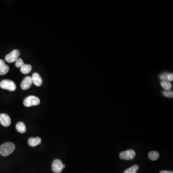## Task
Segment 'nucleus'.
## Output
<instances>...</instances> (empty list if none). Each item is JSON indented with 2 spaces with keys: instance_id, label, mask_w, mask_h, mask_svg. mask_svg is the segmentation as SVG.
Wrapping results in <instances>:
<instances>
[{
  "instance_id": "8",
  "label": "nucleus",
  "mask_w": 173,
  "mask_h": 173,
  "mask_svg": "<svg viewBox=\"0 0 173 173\" xmlns=\"http://www.w3.org/2000/svg\"><path fill=\"white\" fill-rule=\"evenodd\" d=\"M33 81H32V78L30 76H28L25 78L22 81L21 84V88L23 90H27L30 87Z\"/></svg>"
},
{
  "instance_id": "19",
  "label": "nucleus",
  "mask_w": 173,
  "mask_h": 173,
  "mask_svg": "<svg viewBox=\"0 0 173 173\" xmlns=\"http://www.w3.org/2000/svg\"><path fill=\"white\" fill-rule=\"evenodd\" d=\"M167 73H164L160 76V79L162 81L167 80Z\"/></svg>"
},
{
  "instance_id": "13",
  "label": "nucleus",
  "mask_w": 173,
  "mask_h": 173,
  "mask_svg": "<svg viewBox=\"0 0 173 173\" xmlns=\"http://www.w3.org/2000/svg\"><path fill=\"white\" fill-rule=\"evenodd\" d=\"M32 66L30 65L24 64L23 66L20 68V71L22 73L24 74H27L30 73L32 70Z\"/></svg>"
},
{
  "instance_id": "20",
  "label": "nucleus",
  "mask_w": 173,
  "mask_h": 173,
  "mask_svg": "<svg viewBox=\"0 0 173 173\" xmlns=\"http://www.w3.org/2000/svg\"><path fill=\"white\" fill-rule=\"evenodd\" d=\"M168 81H172L173 80V74H167Z\"/></svg>"
},
{
  "instance_id": "14",
  "label": "nucleus",
  "mask_w": 173,
  "mask_h": 173,
  "mask_svg": "<svg viewBox=\"0 0 173 173\" xmlns=\"http://www.w3.org/2000/svg\"><path fill=\"white\" fill-rule=\"evenodd\" d=\"M148 157L151 160H157L159 157V153L156 151H152L148 154Z\"/></svg>"
},
{
  "instance_id": "4",
  "label": "nucleus",
  "mask_w": 173,
  "mask_h": 173,
  "mask_svg": "<svg viewBox=\"0 0 173 173\" xmlns=\"http://www.w3.org/2000/svg\"><path fill=\"white\" fill-rule=\"evenodd\" d=\"M20 52L19 50H14L10 53L6 55L5 59L8 63H12L16 62L17 59L19 58Z\"/></svg>"
},
{
  "instance_id": "21",
  "label": "nucleus",
  "mask_w": 173,
  "mask_h": 173,
  "mask_svg": "<svg viewBox=\"0 0 173 173\" xmlns=\"http://www.w3.org/2000/svg\"><path fill=\"white\" fill-rule=\"evenodd\" d=\"M160 173H173L172 171H167V170H163L161 171Z\"/></svg>"
},
{
  "instance_id": "17",
  "label": "nucleus",
  "mask_w": 173,
  "mask_h": 173,
  "mask_svg": "<svg viewBox=\"0 0 173 173\" xmlns=\"http://www.w3.org/2000/svg\"><path fill=\"white\" fill-rule=\"evenodd\" d=\"M24 64L22 59L18 58L17 59L16 61L15 66H16L17 67V68H21Z\"/></svg>"
},
{
  "instance_id": "10",
  "label": "nucleus",
  "mask_w": 173,
  "mask_h": 173,
  "mask_svg": "<svg viewBox=\"0 0 173 173\" xmlns=\"http://www.w3.org/2000/svg\"><path fill=\"white\" fill-rule=\"evenodd\" d=\"M9 67L3 60L0 59V75H4L7 73Z\"/></svg>"
},
{
  "instance_id": "7",
  "label": "nucleus",
  "mask_w": 173,
  "mask_h": 173,
  "mask_svg": "<svg viewBox=\"0 0 173 173\" xmlns=\"http://www.w3.org/2000/svg\"><path fill=\"white\" fill-rule=\"evenodd\" d=\"M0 123L3 126L8 127L11 125V118L7 114H0Z\"/></svg>"
},
{
  "instance_id": "18",
  "label": "nucleus",
  "mask_w": 173,
  "mask_h": 173,
  "mask_svg": "<svg viewBox=\"0 0 173 173\" xmlns=\"http://www.w3.org/2000/svg\"><path fill=\"white\" fill-rule=\"evenodd\" d=\"M162 94L165 97L168 98H173V92L171 90H165L162 92Z\"/></svg>"
},
{
  "instance_id": "2",
  "label": "nucleus",
  "mask_w": 173,
  "mask_h": 173,
  "mask_svg": "<svg viewBox=\"0 0 173 173\" xmlns=\"http://www.w3.org/2000/svg\"><path fill=\"white\" fill-rule=\"evenodd\" d=\"M0 87L2 89L13 91L16 89V86L15 82L13 81L5 80H3L0 82Z\"/></svg>"
},
{
  "instance_id": "6",
  "label": "nucleus",
  "mask_w": 173,
  "mask_h": 173,
  "mask_svg": "<svg viewBox=\"0 0 173 173\" xmlns=\"http://www.w3.org/2000/svg\"><path fill=\"white\" fill-rule=\"evenodd\" d=\"M65 167V166L59 159H56L53 162L52 170L55 173H60Z\"/></svg>"
},
{
  "instance_id": "1",
  "label": "nucleus",
  "mask_w": 173,
  "mask_h": 173,
  "mask_svg": "<svg viewBox=\"0 0 173 173\" xmlns=\"http://www.w3.org/2000/svg\"><path fill=\"white\" fill-rule=\"evenodd\" d=\"M15 145L13 142H6L0 146V154L4 157L8 156L13 153L15 151Z\"/></svg>"
},
{
  "instance_id": "3",
  "label": "nucleus",
  "mask_w": 173,
  "mask_h": 173,
  "mask_svg": "<svg viewBox=\"0 0 173 173\" xmlns=\"http://www.w3.org/2000/svg\"><path fill=\"white\" fill-rule=\"evenodd\" d=\"M24 105L26 107L37 106L40 103V100L37 97L35 96H30L24 101Z\"/></svg>"
},
{
  "instance_id": "15",
  "label": "nucleus",
  "mask_w": 173,
  "mask_h": 173,
  "mask_svg": "<svg viewBox=\"0 0 173 173\" xmlns=\"http://www.w3.org/2000/svg\"><path fill=\"white\" fill-rule=\"evenodd\" d=\"M161 85L166 90H170L172 88V84L168 81H162Z\"/></svg>"
},
{
  "instance_id": "12",
  "label": "nucleus",
  "mask_w": 173,
  "mask_h": 173,
  "mask_svg": "<svg viewBox=\"0 0 173 173\" xmlns=\"http://www.w3.org/2000/svg\"><path fill=\"white\" fill-rule=\"evenodd\" d=\"M16 130L20 133H25L27 131V128H26L25 124L21 121L18 122V123L16 125Z\"/></svg>"
},
{
  "instance_id": "11",
  "label": "nucleus",
  "mask_w": 173,
  "mask_h": 173,
  "mask_svg": "<svg viewBox=\"0 0 173 173\" xmlns=\"http://www.w3.org/2000/svg\"><path fill=\"white\" fill-rule=\"evenodd\" d=\"M42 142V139L39 137L30 138L28 140V143L31 147H35L38 145Z\"/></svg>"
},
{
  "instance_id": "5",
  "label": "nucleus",
  "mask_w": 173,
  "mask_h": 173,
  "mask_svg": "<svg viewBox=\"0 0 173 173\" xmlns=\"http://www.w3.org/2000/svg\"><path fill=\"white\" fill-rule=\"evenodd\" d=\"M136 156V153L133 150H129L122 152L119 154V157L122 160H131Z\"/></svg>"
},
{
  "instance_id": "16",
  "label": "nucleus",
  "mask_w": 173,
  "mask_h": 173,
  "mask_svg": "<svg viewBox=\"0 0 173 173\" xmlns=\"http://www.w3.org/2000/svg\"><path fill=\"white\" fill-rule=\"evenodd\" d=\"M139 169V167L137 165H135L131 167L129 169H126L124 173H137V171Z\"/></svg>"
},
{
  "instance_id": "9",
  "label": "nucleus",
  "mask_w": 173,
  "mask_h": 173,
  "mask_svg": "<svg viewBox=\"0 0 173 173\" xmlns=\"http://www.w3.org/2000/svg\"><path fill=\"white\" fill-rule=\"evenodd\" d=\"M31 78H32L33 83L36 86L39 87L43 84V80H42V77H40L39 74L37 73H34L32 75Z\"/></svg>"
}]
</instances>
